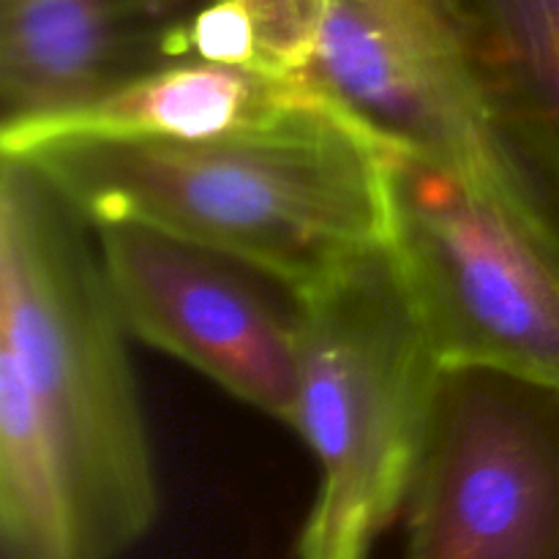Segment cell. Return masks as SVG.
<instances>
[{
    "label": "cell",
    "mask_w": 559,
    "mask_h": 559,
    "mask_svg": "<svg viewBox=\"0 0 559 559\" xmlns=\"http://www.w3.org/2000/svg\"><path fill=\"white\" fill-rule=\"evenodd\" d=\"M388 145L344 115L205 140L66 136L16 153L91 227L134 222L309 289L388 246Z\"/></svg>",
    "instance_id": "obj_1"
},
{
    "label": "cell",
    "mask_w": 559,
    "mask_h": 559,
    "mask_svg": "<svg viewBox=\"0 0 559 559\" xmlns=\"http://www.w3.org/2000/svg\"><path fill=\"white\" fill-rule=\"evenodd\" d=\"M91 224L22 158L0 164V353L20 366L69 486L85 559L153 530L158 478L129 338Z\"/></svg>",
    "instance_id": "obj_2"
},
{
    "label": "cell",
    "mask_w": 559,
    "mask_h": 559,
    "mask_svg": "<svg viewBox=\"0 0 559 559\" xmlns=\"http://www.w3.org/2000/svg\"><path fill=\"white\" fill-rule=\"evenodd\" d=\"M298 404L293 429L320 480L298 559H371L407 511L442 364L391 254L293 293Z\"/></svg>",
    "instance_id": "obj_3"
},
{
    "label": "cell",
    "mask_w": 559,
    "mask_h": 559,
    "mask_svg": "<svg viewBox=\"0 0 559 559\" xmlns=\"http://www.w3.org/2000/svg\"><path fill=\"white\" fill-rule=\"evenodd\" d=\"M388 254L442 366L559 388V243L464 175L388 147Z\"/></svg>",
    "instance_id": "obj_4"
},
{
    "label": "cell",
    "mask_w": 559,
    "mask_h": 559,
    "mask_svg": "<svg viewBox=\"0 0 559 559\" xmlns=\"http://www.w3.org/2000/svg\"><path fill=\"white\" fill-rule=\"evenodd\" d=\"M309 74L382 145L464 175L559 243V191L497 120L442 0H331Z\"/></svg>",
    "instance_id": "obj_5"
},
{
    "label": "cell",
    "mask_w": 559,
    "mask_h": 559,
    "mask_svg": "<svg viewBox=\"0 0 559 559\" xmlns=\"http://www.w3.org/2000/svg\"><path fill=\"white\" fill-rule=\"evenodd\" d=\"M404 559H559V388L442 366Z\"/></svg>",
    "instance_id": "obj_6"
},
{
    "label": "cell",
    "mask_w": 559,
    "mask_h": 559,
    "mask_svg": "<svg viewBox=\"0 0 559 559\" xmlns=\"http://www.w3.org/2000/svg\"><path fill=\"white\" fill-rule=\"evenodd\" d=\"M126 331L183 360L257 413L293 426L298 342L293 298L265 273L134 222L93 227Z\"/></svg>",
    "instance_id": "obj_7"
},
{
    "label": "cell",
    "mask_w": 559,
    "mask_h": 559,
    "mask_svg": "<svg viewBox=\"0 0 559 559\" xmlns=\"http://www.w3.org/2000/svg\"><path fill=\"white\" fill-rule=\"evenodd\" d=\"M211 0H0V129L183 60Z\"/></svg>",
    "instance_id": "obj_8"
},
{
    "label": "cell",
    "mask_w": 559,
    "mask_h": 559,
    "mask_svg": "<svg viewBox=\"0 0 559 559\" xmlns=\"http://www.w3.org/2000/svg\"><path fill=\"white\" fill-rule=\"evenodd\" d=\"M347 109L311 74L278 76L243 66L178 60L93 102L0 129L3 156L66 136L205 140ZM353 120V118H349Z\"/></svg>",
    "instance_id": "obj_9"
},
{
    "label": "cell",
    "mask_w": 559,
    "mask_h": 559,
    "mask_svg": "<svg viewBox=\"0 0 559 559\" xmlns=\"http://www.w3.org/2000/svg\"><path fill=\"white\" fill-rule=\"evenodd\" d=\"M497 120L559 191V0H442Z\"/></svg>",
    "instance_id": "obj_10"
},
{
    "label": "cell",
    "mask_w": 559,
    "mask_h": 559,
    "mask_svg": "<svg viewBox=\"0 0 559 559\" xmlns=\"http://www.w3.org/2000/svg\"><path fill=\"white\" fill-rule=\"evenodd\" d=\"M3 559H85L63 469L14 358L0 353Z\"/></svg>",
    "instance_id": "obj_11"
},
{
    "label": "cell",
    "mask_w": 559,
    "mask_h": 559,
    "mask_svg": "<svg viewBox=\"0 0 559 559\" xmlns=\"http://www.w3.org/2000/svg\"><path fill=\"white\" fill-rule=\"evenodd\" d=\"M331 0H211L183 36V60L309 74Z\"/></svg>",
    "instance_id": "obj_12"
}]
</instances>
